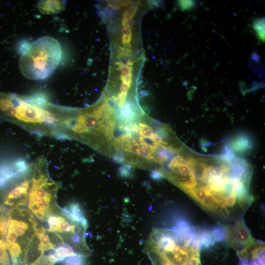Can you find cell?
Returning <instances> with one entry per match:
<instances>
[{
    "label": "cell",
    "mask_w": 265,
    "mask_h": 265,
    "mask_svg": "<svg viewBox=\"0 0 265 265\" xmlns=\"http://www.w3.org/2000/svg\"><path fill=\"white\" fill-rule=\"evenodd\" d=\"M202 234L188 226L159 228L148 237L145 252L153 265H201Z\"/></svg>",
    "instance_id": "obj_1"
},
{
    "label": "cell",
    "mask_w": 265,
    "mask_h": 265,
    "mask_svg": "<svg viewBox=\"0 0 265 265\" xmlns=\"http://www.w3.org/2000/svg\"><path fill=\"white\" fill-rule=\"evenodd\" d=\"M19 65L22 74L31 80H44L59 65L62 57L60 44L48 36L39 38L31 44H22Z\"/></svg>",
    "instance_id": "obj_2"
},
{
    "label": "cell",
    "mask_w": 265,
    "mask_h": 265,
    "mask_svg": "<svg viewBox=\"0 0 265 265\" xmlns=\"http://www.w3.org/2000/svg\"><path fill=\"white\" fill-rule=\"evenodd\" d=\"M35 160L21 159L0 164V198L4 204L26 207L31 187Z\"/></svg>",
    "instance_id": "obj_3"
},
{
    "label": "cell",
    "mask_w": 265,
    "mask_h": 265,
    "mask_svg": "<svg viewBox=\"0 0 265 265\" xmlns=\"http://www.w3.org/2000/svg\"><path fill=\"white\" fill-rule=\"evenodd\" d=\"M60 186V182L51 177L48 163L44 157L36 159L26 206L40 223L44 221L57 205V194Z\"/></svg>",
    "instance_id": "obj_4"
},
{
    "label": "cell",
    "mask_w": 265,
    "mask_h": 265,
    "mask_svg": "<svg viewBox=\"0 0 265 265\" xmlns=\"http://www.w3.org/2000/svg\"><path fill=\"white\" fill-rule=\"evenodd\" d=\"M39 223L26 207L11 210L5 243L12 265H24L27 249Z\"/></svg>",
    "instance_id": "obj_5"
},
{
    "label": "cell",
    "mask_w": 265,
    "mask_h": 265,
    "mask_svg": "<svg viewBox=\"0 0 265 265\" xmlns=\"http://www.w3.org/2000/svg\"><path fill=\"white\" fill-rule=\"evenodd\" d=\"M41 224L47 230L58 236L65 243L79 253L88 256L89 249L86 242L88 223L68 216L57 205Z\"/></svg>",
    "instance_id": "obj_6"
},
{
    "label": "cell",
    "mask_w": 265,
    "mask_h": 265,
    "mask_svg": "<svg viewBox=\"0 0 265 265\" xmlns=\"http://www.w3.org/2000/svg\"><path fill=\"white\" fill-rule=\"evenodd\" d=\"M223 228L224 239L236 251L239 257L257 241L253 238L243 218L235 221L233 224L224 225Z\"/></svg>",
    "instance_id": "obj_7"
},
{
    "label": "cell",
    "mask_w": 265,
    "mask_h": 265,
    "mask_svg": "<svg viewBox=\"0 0 265 265\" xmlns=\"http://www.w3.org/2000/svg\"><path fill=\"white\" fill-rule=\"evenodd\" d=\"M65 6L64 0H40L37 3L39 11L46 15L59 13L64 10Z\"/></svg>",
    "instance_id": "obj_8"
},
{
    "label": "cell",
    "mask_w": 265,
    "mask_h": 265,
    "mask_svg": "<svg viewBox=\"0 0 265 265\" xmlns=\"http://www.w3.org/2000/svg\"><path fill=\"white\" fill-rule=\"evenodd\" d=\"M230 147L235 152H246L252 148L251 140L246 135L240 134L231 140Z\"/></svg>",
    "instance_id": "obj_9"
},
{
    "label": "cell",
    "mask_w": 265,
    "mask_h": 265,
    "mask_svg": "<svg viewBox=\"0 0 265 265\" xmlns=\"http://www.w3.org/2000/svg\"><path fill=\"white\" fill-rule=\"evenodd\" d=\"M116 117L122 124L133 123L136 120V114L133 111L131 105L127 103L124 106L120 107L117 111Z\"/></svg>",
    "instance_id": "obj_10"
},
{
    "label": "cell",
    "mask_w": 265,
    "mask_h": 265,
    "mask_svg": "<svg viewBox=\"0 0 265 265\" xmlns=\"http://www.w3.org/2000/svg\"><path fill=\"white\" fill-rule=\"evenodd\" d=\"M11 210L0 204V238L6 237L9 224Z\"/></svg>",
    "instance_id": "obj_11"
},
{
    "label": "cell",
    "mask_w": 265,
    "mask_h": 265,
    "mask_svg": "<svg viewBox=\"0 0 265 265\" xmlns=\"http://www.w3.org/2000/svg\"><path fill=\"white\" fill-rule=\"evenodd\" d=\"M61 263V265H88L87 256L72 255L66 258Z\"/></svg>",
    "instance_id": "obj_12"
},
{
    "label": "cell",
    "mask_w": 265,
    "mask_h": 265,
    "mask_svg": "<svg viewBox=\"0 0 265 265\" xmlns=\"http://www.w3.org/2000/svg\"><path fill=\"white\" fill-rule=\"evenodd\" d=\"M11 261L5 241L3 239L0 238V265H12Z\"/></svg>",
    "instance_id": "obj_13"
},
{
    "label": "cell",
    "mask_w": 265,
    "mask_h": 265,
    "mask_svg": "<svg viewBox=\"0 0 265 265\" xmlns=\"http://www.w3.org/2000/svg\"><path fill=\"white\" fill-rule=\"evenodd\" d=\"M138 127V132L142 136L150 139L153 141L156 136V133L153 132L150 126L145 123H139Z\"/></svg>",
    "instance_id": "obj_14"
},
{
    "label": "cell",
    "mask_w": 265,
    "mask_h": 265,
    "mask_svg": "<svg viewBox=\"0 0 265 265\" xmlns=\"http://www.w3.org/2000/svg\"><path fill=\"white\" fill-rule=\"evenodd\" d=\"M137 8V5H132L125 10L121 21L123 26H125L128 20L132 19L135 15Z\"/></svg>",
    "instance_id": "obj_15"
},
{
    "label": "cell",
    "mask_w": 265,
    "mask_h": 265,
    "mask_svg": "<svg viewBox=\"0 0 265 265\" xmlns=\"http://www.w3.org/2000/svg\"><path fill=\"white\" fill-rule=\"evenodd\" d=\"M254 28L256 29L259 38L264 41L265 39V26L263 21L258 20L254 23Z\"/></svg>",
    "instance_id": "obj_16"
},
{
    "label": "cell",
    "mask_w": 265,
    "mask_h": 265,
    "mask_svg": "<svg viewBox=\"0 0 265 265\" xmlns=\"http://www.w3.org/2000/svg\"><path fill=\"white\" fill-rule=\"evenodd\" d=\"M140 148V145L135 139H133L132 142L124 150L127 152L138 156L139 155Z\"/></svg>",
    "instance_id": "obj_17"
},
{
    "label": "cell",
    "mask_w": 265,
    "mask_h": 265,
    "mask_svg": "<svg viewBox=\"0 0 265 265\" xmlns=\"http://www.w3.org/2000/svg\"><path fill=\"white\" fill-rule=\"evenodd\" d=\"M153 152L154 151L151 149L146 147L141 146L139 155L148 159L154 160Z\"/></svg>",
    "instance_id": "obj_18"
},
{
    "label": "cell",
    "mask_w": 265,
    "mask_h": 265,
    "mask_svg": "<svg viewBox=\"0 0 265 265\" xmlns=\"http://www.w3.org/2000/svg\"><path fill=\"white\" fill-rule=\"evenodd\" d=\"M128 93L120 92L117 96V105L119 107H122L125 104Z\"/></svg>",
    "instance_id": "obj_19"
},
{
    "label": "cell",
    "mask_w": 265,
    "mask_h": 265,
    "mask_svg": "<svg viewBox=\"0 0 265 265\" xmlns=\"http://www.w3.org/2000/svg\"><path fill=\"white\" fill-rule=\"evenodd\" d=\"M112 158L114 161L118 163H123L125 162L124 155L121 151L117 152L113 156Z\"/></svg>",
    "instance_id": "obj_20"
},
{
    "label": "cell",
    "mask_w": 265,
    "mask_h": 265,
    "mask_svg": "<svg viewBox=\"0 0 265 265\" xmlns=\"http://www.w3.org/2000/svg\"><path fill=\"white\" fill-rule=\"evenodd\" d=\"M132 73H130L126 76L120 75V79L123 83L127 85L129 87H131L132 83Z\"/></svg>",
    "instance_id": "obj_21"
},
{
    "label": "cell",
    "mask_w": 265,
    "mask_h": 265,
    "mask_svg": "<svg viewBox=\"0 0 265 265\" xmlns=\"http://www.w3.org/2000/svg\"><path fill=\"white\" fill-rule=\"evenodd\" d=\"M107 4L114 10H120L122 8L120 0H109L108 1Z\"/></svg>",
    "instance_id": "obj_22"
},
{
    "label": "cell",
    "mask_w": 265,
    "mask_h": 265,
    "mask_svg": "<svg viewBox=\"0 0 265 265\" xmlns=\"http://www.w3.org/2000/svg\"><path fill=\"white\" fill-rule=\"evenodd\" d=\"M132 51L128 48L120 47L118 50V55L120 56H126L129 55Z\"/></svg>",
    "instance_id": "obj_23"
},
{
    "label": "cell",
    "mask_w": 265,
    "mask_h": 265,
    "mask_svg": "<svg viewBox=\"0 0 265 265\" xmlns=\"http://www.w3.org/2000/svg\"><path fill=\"white\" fill-rule=\"evenodd\" d=\"M132 33L129 34H123L121 39L122 43L124 44H130L132 41Z\"/></svg>",
    "instance_id": "obj_24"
},
{
    "label": "cell",
    "mask_w": 265,
    "mask_h": 265,
    "mask_svg": "<svg viewBox=\"0 0 265 265\" xmlns=\"http://www.w3.org/2000/svg\"><path fill=\"white\" fill-rule=\"evenodd\" d=\"M129 87L127 85L122 83L120 87L121 92L128 93Z\"/></svg>",
    "instance_id": "obj_25"
},
{
    "label": "cell",
    "mask_w": 265,
    "mask_h": 265,
    "mask_svg": "<svg viewBox=\"0 0 265 265\" xmlns=\"http://www.w3.org/2000/svg\"><path fill=\"white\" fill-rule=\"evenodd\" d=\"M115 65L117 66L118 70H121L125 65V64L121 61L115 62Z\"/></svg>",
    "instance_id": "obj_26"
},
{
    "label": "cell",
    "mask_w": 265,
    "mask_h": 265,
    "mask_svg": "<svg viewBox=\"0 0 265 265\" xmlns=\"http://www.w3.org/2000/svg\"><path fill=\"white\" fill-rule=\"evenodd\" d=\"M134 24V21L132 19H130L128 20V21L127 22L126 26H128L130 27H132Z\"/></svg>",
    "instance_id": "obj_27"
},
{
    "label": "cell",
    "mask_w": 265,
    "mask_h": 265,
    "mask_svg": "<svg viewBox=\"0 0 265 265\" xmlns=\"http://www.w3.org/2000/svg\"><path fill=\"white\" fill-rule=\"evenodd\" d=\"M240 265H251L245 259H241Z\"/></svg>",
    "instance_id": "obj_28"
},
{
    "label": "cell",
    "mask_w": 265,
    "mask_h": 265,
    "mask_svg": "<svg viewBox=\"0 0 265 265\" xmlns=\"http://www.w3.org/2000/svg\"><path fill=\"white\" fill-rule=\"evenodd\" d=\"M126 65L129 66H132L133 65V62L131 60H128Z\"/></svg>",
    "instance_id": "obj_29"
}]
</instances>
